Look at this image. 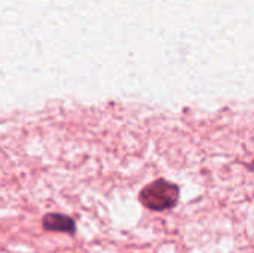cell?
Masks as SVG:
<instances>
[{"mask_svg": "<svg viewBox=\"0 0 254 253\" xmlns=\"http://www.w3.org/2000/svg\"><path fill=\"white\" fill-rule=\"evenodd\" d=\"M42 227L46 231H52V233H65V234H74L76 233L74 219L67 216V215H60V213L45 215L42 219Z\"/></svg>", "mask_w": 254, "mask_h": 253, "instance_id": "cell-2", "label": "cell"}, {"mask_svg": "<svg viewBox=\"0 0 254 253\" xmlns=\"http://www.w3.org/2000/svg\"><path fill=\"white\" fill-rule=\"evenodd\" d=\"M180 198V188L167 180L158 179L146 185L138 195L140 203L152 212H165L177 206Z\"/></svg>", "mask_w": 254, "mask_h": 253, "instance_id": "cell-1", "label": "cell"}, {"mask_svg": "<svg viewBox=\"0 0 254 253\" xmlns=\"http://www.w3.org/2000/svg\"><path fill=\"white\" fill-rule=\"evenodd\" d=\"M249 169H250V170H254V160L250 163V164H249Z\"/></svg>", "mask_w": 254, "mask_h": 253, "instance_id": "cell-3", "label": "cell"}]
</instances>
